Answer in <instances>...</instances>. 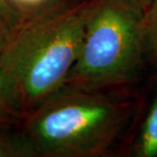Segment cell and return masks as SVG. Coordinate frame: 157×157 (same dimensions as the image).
Here are the masks:
<instances>
[{"label":"cell","instance_id":"cell-1","mask_svg":"<svg viewBox=\"0 0 157 157\" xmlns=\"http://www.w3.org/2000/svg\"><path fill=\"white\" fill-rule=\"evenodd\" d=\"M131 88L63 85L24 117L23 131L41 157H101L124 151L143 95Z\"/></svg>","mask_w":157,"mask_h":157},{"label":"cell","instance_id":"cell-2","mask_svg":"<svg viewBox=\"0 0 157 157\" xmlns=\"http://www.w3.org/2000/svg\"><path fill=\"white\" fill-rule=\"evenodd\" d=\"M95 0H58L28 14L0 53V67L25 117L63 86L77 60Z\"/></svg>","mask_w":157,"mask_h":157},{"label":"cell","instance_id":"cell-3","mask_svg":"<svg viewBox=\"0 0 157 157\" xmlns=\"http://www.w3.org/2000/svg\"><path fill=\"white\" fill-rule=\"evenodd\" d=\"M143 17L132 0H95L64 84L84 89L136 86L148 63Z\"/></svg>","mask_w":157,"mask_h":157},{"label":"cell","instance_id":"cell-4","mask_svg":"<svg viewBox=\"0 0 157 157\" xmlns=\"http://www.w3.org/2000/svg\"><path fill=\"white\" fill-rule=\"evenodd\" d=\"M143 95L141 110L122 155L157 157V75Z\"/></svg>","mask_w":157,"mask_h":157},{"label":"cell","instance_id":"cell-5","mask_svg":"<svg viewBox=\"0 0 157 157\" xmlns=\"http://www.w3.org/2000/svg\"><path fill=\"white\" fill-rule=\"evenodd\" d=\"M24 117L21 97L13 83L0 67V130L10 128Z\"/></svg>","mask_w":157,"mask_h":157},{"label":"cell","instance_id":"cell-6","mask_svg":"<svg viewBox=\"0 0 157 157\" xmlns=\"http://www.w3.org/2000/svg\"><path fill=\"white\" fill-rule=\"evenodd\" d=\"M27 15L11 0H0V53Z\"/></svg>","mask_w":157,"mask_h":157},{"label":"cell","instance_id":"cell-7","mask_svg":"<svg viewBox=\"0 0 157 157\" xmlns=\"http://www.w3.org/2000/svg\"><path fill=\"white\" fill-rule=\"evenodd\" d=\"M36 156L27 135L11 132L9 128L0 130V157H33Z\"/></svg>","mask_w":157,"mask_h":157},{"label":"cell","instance_id":"cell-8","mask_svg":"<svg viewBox=\"0 0 157 157\" xmlns=\"http://www.w3.org/2000/svg\"><path fill=\"white\" fill-rule=\"evenodd\" d=\"M143 29L147 59L157 67V0H151L144 10Z\"/></svg>","mask_w":157,"mask_h":157},{"label":"cell","instance_id":"cell-9","mask_svg":"<svg viewBox=\"0 0 157 157\" xmlns=\"http://www.w3.org/2000/svg\"><path fill=\"white\" fill-rule=\"evenodd\" d=\"M21 10L30 14L57 2L58 0H11Z\"/></svg>","mask_w":157,"mask_h":157},{"label":"cell","instance_id":"cell-10","mask_svg":"<svg viewBox=\"0 0 157 157\" xmlns=\"http://www.w3.org/2000/svg\"><path fill=\"white\" fill-rule=\"evenodd\" d=\"M133 2L136 3L137 5H139L143 10H146V8L148 7L151 0H132Z\"/></svg>","mask_w":157,"mask_h":157}]
</instances>
